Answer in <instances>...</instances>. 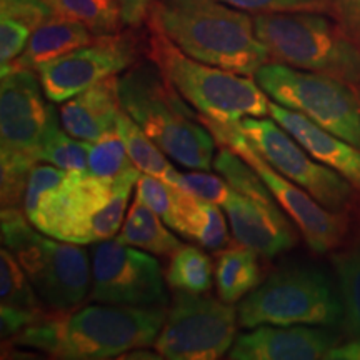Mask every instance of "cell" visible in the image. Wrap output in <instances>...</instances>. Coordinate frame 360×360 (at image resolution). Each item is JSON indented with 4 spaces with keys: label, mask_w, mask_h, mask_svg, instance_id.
Listing matches in <instances>:
<instances>
[{
    "label": "cell",
    "mask_w": 360,
    "mask_h": 360,
    "mask_svg": "<svg viewBox=\"0 0 360 360\" xmlns=\"http://www.w3.org/2000/svg\"><path fill=\"white\" fill-rule=\"evenodd\" d=\"M92 143L72 137L64 129L57 127L49 134L39 150V162L56 165L65 172L89 170V155Z\"/></svg>",
    "instance_id": "f546056e"
},
{
    "label": "cell",
    "mask_w": 360,
    "mask_h": 360,
    "mask_svg": "<svg viewBox=\"0 0 360 360\" xmlns=\"http://www.w3.org/2000/svg\"><path fill=\"white\" fill-rule=\"evenodd\" d=\"M357 87H359V89H357V92H359V98H360V85H357Z\"/></svg>",
    "instance_id": "60d3db41"
},
{
    "label": "cell",
    "mask_w": 360,
    "mask_h": 360,
    "mask_svg": "<svg viewBox=\"0 0 360 360\" xmlns=\"http://www.w3.org/2000/svg\"><path fill=\"white\" fill-rule=\"evenodd\" d=\"M135 197L157 212L165 224L182 236V191L162 180L142 174L137 180Z\"/></svg>",
    "instance_id": "4dcf8cb0"
},
{
    "label": "cell",
    "mask_w": 360,
    "mask_h": 360,
    "mask_svg": "<svg viewBox=\"0 0 360 360\" xmlns=\"http://www.w3.org/2000/svg\"><path fill=\"white\" fill-rule=\"evenodd\" d=\"M148 15L152 29L204 64L255 75L270 62L254 17L219 0H154Z\"/></svg>",
    "instance_id": "7a4b0ae2"
},
{
    "label": "cell",
    "mask_w": 360,
    "mask_h": 360,
    "mask_svg": "<svg viewBox=\"0 0 360 360\" xmlns=\"http://www.w3.org/2000/svg\"><path fill=\"white\" fill-rule=\"evenodd\" d=\"M238 315L232 304L175 290L155 350L170 360H215L233 345Z\"/></svg>",
    "instance_id": "7c38bea8"
},
{
    "label": "cell",
    "mask_w": 360,
    "mask_h": 360,
    "mask_svg": "<svg viewBox=\"0 0 360 360\" xmlns=\"http://www.w3.org/2000/svg\"><path fill=\"white\" fill-rule=\"evenodd\" d=\"M2 244L15 255L42 304L52 312H70L92 287V259L80 244L57 240L37 229L19 207L2 209Z\"/></svg>",
    "instance_id": "52a82bcc"
},
{
    "label": "cell",
    "mask_w": 360,
    "mask_h": 360,
    "mask_svg": "<svg viewBox=\"0 0 360 360\" xmlns=\"http://www.w3.org/2000/svg\"><path fill=\"white\" fill-rule=\"evenodd\" d=\"M199 120L210 130V134L220 146L231 147L257 170L272 195L276 197L277 204L294 220L310 249L317 254H327L344 242L349 225L345 214L327 209L302 187L277 172L255 150L249 139L240 132L237 124H220L212 119H207L202 114H199Z\"/></svg>",
    "instance_id": "8fae6325"
},
{
    "label": "cell",
    "mask_w": 360,
    "mask_h": 360,
    "mask_svg": "<svg viewBox=\"0 0 360 360\" xmlns=\"http://www.w3.org/2000/svg\"><path fill=\"white\" fill-rule=\"evenodd\" d=\"M96 37L97 35L79 22L52 15L34 30L24 52L11 64L2 65V69H29L37 72L39 67L89 45Z\"/></svg>",
    "instance_id": "ffe728a7"
},
{
    "label": "cell",
    "mask_w": 360,
    "mask_h": 360,
    "mask_svg": "<svg viewBox=\"0 0 360 360\" xmlns=\"http://www.w3.org/2000/svg\"><path fill=\"white\" fill-rule=\"evenodd\" d=\"M29 69H2L0 85V172L29 175L60 114L49 103L40 77Z\"/></svg>",
    "instance_id": "30bf717a"
},
{
    "label": "cell",
    "mask_w": 360,
    "mask_h": 360,
    "mask_svg": "<svg viewBox=\"0 0 360 360\" xmlns=\"http://www.w3.org/2000/svg\"><path fill=\"white\" fill-rule=\"evenodd\" d=\"M52 15L82 24L94 35L119 34L125 25L115 0H44Z\"/></svg>",
    "instance_id": "d4e9b609"
},
{
    "label": "cell",
    "mask_w": 360,
    "mask_h": 360,
    "mask_svg": "<svg viewBox=\"0 0 360 360\" xmlns=\"http://www.w3.org/2000/svg\"><path fill=\"white\" fill-rule=\"evenodd\" d=\"M120 242L146 250L159 257H170L179 249L180 240L167 229V224L150 207L135 197L119 236Z\"/></svg>",
    "instance_id": "7402d4cb"
},
{
    "label": "cell",
    "mask_w": 360,
    "mask_h": 360,
    "mask_svg": "<svg viewBox=\"0 0 360 360\" xmlns=\"http://www.w3.org/2000/svg\"><path fill=\"white\" fill-rule=\"evenodd\" d=\"M142 172L134 169L109 182L85 172H67L62 184L40 197L29 215L45 236L72 244H97L115 237L124 224L127 202Z\"/></svg>",
    "instance_id": "277c9868"
},
{
    "label": "cell",
    "mask_w": 360,
    "mask_h": 360,
    "mask_svg": "<svg viewBox=\"0 0 360 360\" xmlns=\"http://www.w3.org/2000/svg\"><path fill=\"white\" fill-rule=\"evenodd\" d=\"M237 125L277 172L302 187L322 205L342 214L352 209L357 188L334 169L315 160L281 124L265 117H247Z\"/></svg>",
    "instance_id": "4fadbf2b"
},
{
    "label": "cell",
    "mask_w": 360,
    "mask_h": 360,
    "mask_svg": "<svg viewBox=\"0 0 360 360\" xmlns=\"http://www.w3.org/2000/svg\"><path fill=\"white\" fill-rule=\"evenodd\" d=\"M182 237L192 238L209 250H219L229 242L227 222L217 204L182 191Z\"/></svg>",
    "instance_id": "cb8c5ba5"
},
{
    "label": "cell",
    "mask_w": 360,
    "mask_h": 360,
    "mask_svg": "<svg viewBox=\"0 0 360 360\" xmlns=\"http://www.w3.org/2000/svg\"><path fill=\"white\" fill-rule=\"evenodd\" d=\"M238 323L260 326H322L342 323L340 294L322 270L289 267L272 274L237 307Z\"/></svg>",
    "instance_id": "ba28073f"
},
{
    "label": "cell",
    "mask_w": 360,
    "mask_h": 360,
    "mask_svg": "<svg viewBox=\"0 0 360 360\" xmlns=\"http://www.w3.org/2000/svg\"><path fill=\"white\" fill-rule=\"evenodd\" d=\"M137 56V44L130 35H97L89 45L39 67L37 74L49 101L62 103L130 69L139 62Z\"/></svg>",
    "instance_id": "9a60e30c"
},
{
    "label": "cell",
    "mask_w": 360,
    "mask_h": 360,
    "mask_svg": "<svg viewBox=\"0 0 360 360\" xmlns=\"http://www.w3.org/2000/svg\"><path fill=\"white\" fill-rule=\"evenodd\" d=\"M182 191L191 192L192 195L199 197V199L222 205L231 193L232 187L225 182L224 177H217L207 170V172L182 174Z\"/></svg>",
    "instance_id": "d590c367"
},
{
    "label": "cell",
    "mask_w": 360,
    "mask_h": 360,
    "mask_svg": "<svg viewBox=\"0 0 360 360\" xmlns=\"http://www.w3.org/2000/svg\"><path fill=\"white\" fill-rule=\"evenodd\" d=\"M0 299L2 305L7 307L35 314L45 312V305L35 292L32 282L7 247H2L0 250Z\"/></svg>",
    "instance_id": "f1b7e54d"
},
{
    "label": "cell",
    "mask_w": 360,
    "mask_h": 360,
    "mask_svg": "<svg viewBox=\"0 0 360 360\" xmlns=\"http://www.w3.org/2000/svg\"><path fill=\"white\" fill-rule=\"evenodd\" d=\"M34 27L15 17L0 15V64L7 65L24 52Z\"/></svg>",
    "instance_id": "836d02e7"
},
{
    "label": "cell",
    "mask_w": 360,
    "mask_h": 360,
    "mask_svg": "<svg viewBox=\"0 0 360 360\" xmlns=\"http://www.w3.org/2000/svg\"><path fill=\"white\" fill-rule=\"evenodd\" d=\"M344 307L342 327L349 339H360V236L332 257Z\"/></svg>",
    "instance_id": "484cf974"
},
{
    "label": "cell",
    "mask_w": 360,
    "mask_h": 360,
    "mask_svg": "<svg viewBox=\"0 0 360 360\" xmlns=\"http://www.w3.org/2000/svg\"><path fill=\"white\" fill-rule=\"evenodd\" d=\"M327 13L360 42V0H326Z\"/></svg>",
    "instance_id": "8d00e7d4"
},
{
    "label": "cell",
    "mask_w": 360,
    "mask_h": 360,
    "mask_svg": "<svg viewBox=\"0 0 360 360\" xmlns=\"http://www.w3.org/2000/svg\"><path fill=\"white\" fill-rule=\"evenodd\" d=\"M233 237L240 245L265 257H276L297 244V232L278 204H265L242 195L232 188L224 200Z\"/></svg>",
    "instance_id": "e0dca14e"
},
{
    "label": "cell",
    "mask_w": 360,
    "mask_h": 360,
    "mask_svg": "<svg viewBox=\"0 0 360 360\" xmlns=\"http://www.w3.org/2000/svg\"><path fill=\"white\" fill-rule=\"evenodd\" d=\"M120 112L119 75H112L62 102L58 114L67 134L79 141L96 143L107 134L115 132Z\"/></svg>",
    "instance_id": "d6986e66"
},
{
    "label": "cell",
    "mask_w": 360,
    "mask_h": 360,
    "mask_svg": "<svg viewBox=\"0 0 360 360\" xmlns=\"http://www.w3.org/2000/svg\"><path fill=\"white\" fill-rule=\"evenodd\" d=\"M328 360H360V339H349V342L328 350Z\"/></svg>",
    "instance_id": "ab89813d"
},
{
    "label": "cell",
    "mask_w": 360,
    "mask_h": 360,
    "mask_svg": "<svg viewBox=\"0 0 360 360\" xmlns=\"http://www.w3.org/2000/svg\"><path fill=\"white\" fill-rule=\"evenodd\" d=\"M259 252L249 247H231L220 250L215 262V285L220 300L227 304L240 302L262 282Z\"/></svg>",
    "instance_id": "44dd1931"
},
{
    "label": "cell",
    "mask_w": 360,
    "mask_h": 360,
    "mask_svg": "<svg viewBox=\"0 0 360 360\" xmlns=\"http://www.w3.org/2000/svg\"><path fill=\"white\" fill-rule=\"evenodd\" d=\"M117 132L122 139L130 160L142 174L150 175L182 191V174L174 169L164 150L147 137L146 132L122 110L117 120Z\"/></svg>",
    "instance_id": "603a6c76"
},
{
    "label": "cell",
    "mask_w": 360,
    "mask_h": 360,
    "mask_svg": "<svg viewBox=\"0 0 360 360\" xmlns=\"http://www.w3.org/2000/svg\"><path fill=\"white\" fill-rule=\"evenodd\" d=\"M44 314H35V312H27V310L7 307L2 305L0 309V334H2V340H12L13 337L19 335L25 327H29L30 323L39 321Z\"/></svg>",
    "instance_id": "74e56055"
},
{
    "label": "cell",
    "mask_w": 360,
    "mask_h": 360,
    "mask_svg": "<svg viewBox=\"0 0 360 360\" xmlns=\"http://www.w3.org/2000/svg\"><path fill=\"white\" fill-rule=\"evenodd\" d=\"M122 8L125 25H139L150 13L154 0H115Z\"/></svg>",
    "instance_id": "f35d334b"
},
{
    "label": "cell",
    "mask_w": 360,
    "mask_h": 360,
    "mask_svg": "<svg viewBox=\"0 0 360 360\" xmlns=\"http://www.w3.org/2000/svg\"><path fill=\"white\" fill-rule=\"evenodd\" d=\"M167 307L87 305L77 312L42 315L12 342L67 360L119 359L129 350L155 344Z\"/></svg>",
    "instance_id": "6da1fadb"
},
{
    "label": "cell",
    "mask_w": 360,
    "mask_h": 360,
    "mask_svg": "<svg viewBox=\"0 0 360 360\" xmlns=\"http://www.w3.org/2000/svg\"><path fill=\"white\" fill-rule=\"evenodd\" d=\"M214 169L236 192L249 197V199L265 202V204H277L276 197L272 195L257 170L231 147L220 146L219 152L214 157Z\"/></svg>",
    "instance_id": "83f0119b"
},
{
    "label": "cell",
    "mask_w": 360,
    "mask_h": 360,
    "mask_svg": "<svg viewBox=\"0 0 360 360\" xmlns=\"http://www.w3.org/2000/svg\"><path fill=\"white\" fill-rule=\"evenodd\" d=\"M148 58L199 114L220 124L270 115L269 96L250 75L195 60L150 27Z\"/></svg>",
    "instance_id": "8992f818"
},
{
    "label": "cell",
    "mask_w": 360,
    "mask_h": 360,
    "mask_svg": "<svg viewBox=\"0 0 360 360\" xmlns=\"http://www.w3.org/2000/svg\"><path fill=\"white\" fill-rule=\"evenodd\" d=\"M137 169L130 160L119 132H110L92 143L89 155V172L109 182H115L130 170Z\"/></svg>",
    "instance_id": "1f68e13d"
},
{
    "label": "cell",
    "mask_w": 360,
    "mask_h": 360,
    "mask_svg": "<svg viewBox=\"0 0 360 360\" xmlns=\"http://www.w3.org/2000/svg\"><path fill=\"white\" fill-rule=\"evenodd\" d=\"M254 79L269 98L360 148L359 92L344 80L269 62Z\"/></svg>",
    "instance_id": "9c48e42d"
},
{
    "label": "cell",
    "mask_w": 360,
    "mask_h": 360,
    "mask_svg": "<svg viewBox=\"0 0 360 360\" xmlns=\"http://www.w3.org/2000/svg\"><path fill=\"white\" fill-rule=\"evenodd\" d=\"M65 175V170L47 164V162H39V164L34 165V169L29 174V180H27L24 202H22V209H24L27 217L35 210L40 197L52 191V188H56L58 184H62Z\"/></svg>",
    "instance_id": "d6a6232c"
},
{
    "label": "cell",
    "mask_w": 360,
    "mask_h": 360,
    "mask_svg": "<svg viewBox=\"0 0 360 360\" xmlns=\"http://www.w3.org/2000/svg\"><path fill=\"white\" fill-rule=\"evenodd\" d=\"M119 101L125 114L174 162L192 170L212 169L217 141L150 58L135 62L120 75Z\"/></svg>",
    "instance_id": "3957f363"
},
{
    "label": "cell",
    "mask_w": 360,
    "mask_h": 360,
    "mask_svg": "<svg viewBox=\"0 0 360 360\" xmlns=\"http://www.w3.org/2000/svg\"><path fill=\"white\" fill-rule=\"evenodd\" d=\"M238 11L250 13L278 12H323L327 13L326 0H219Z\"/></svg>",
    "instance_id": "e575fe53"
},
{
    "label": "cell",
    "mask_w": 360,
    "mask_h": 360,
    "mask_svg": "<svg viewBox=\"0 0 360 360\" xmlns=\"http://www.w3.org/2000/svg\"><path fill=\"white\" fill-rule=\"evenodd\" d=\"M339 335L314 326H260L233 342L232 360H315L326 359Z\"/></svg>",
    "instance_id": "2e32d148"
},
{
    "label": "cell",
    "mask_w": 360,
    "mask_h": 360,
    "mask_svg": "<svg viewBox=\"0 0 360 360\" xmlns=\"http://www.w3.org/2000/svg\"><path fill=\"white\" fill-rule=\"evenodd\" d=\"M89 299L129 307H167L169 297L159 260L117 237L92 247V287Z\"/></svg>",
    "instance_id": "5bb4252c"
},
{
    "label": "cell",
    "mask_w": 360,
    "mask_h": 360,
    "mask_svg": "<svg viewBox=\"0 0 360 360\" xmlns=\"http://www.w3.org/2000/svg\"><path fill=\"white\" fill-rule=\"evenodd\" d=\"M255 34L270 62L360 85V42L323 12L255 13Z\"/></svg>",
    "instance_id": "5b68a950"
},
{
    "label": "cell",
    "mask_w": 360,
    "mask_h": 360,
    "mask_svg": "<svg viewBox=\"0 0 360 360\" xmlns=\"http://www.w3.org/2000/svg\"><path fill=\"white\" fill-rule=\"evenodd\" d=\"M270 115L282 125L315 160L334 169L360 191V148L328 132L299 112L270 102Z\"/></svg>",
    "instance_id": "ac0fdd59"
},
{
    "label": "cell",
    "mask_w": 360,
    "mask_h": 360,
    "mask_svg": "<svg viewBox=\"0 0 360 360\" xmlns=\"http://www.w3.org/2000/svg\"><path fill=\"white\" fill-rule=\"evenodd\" d=\"M215 270L209 255L195 245H180L170 255L167 283L174 290L205 294L212 287Z\"/></svg>",
    "instance_id": "4316f807"
}]
</instances>
